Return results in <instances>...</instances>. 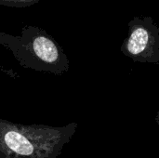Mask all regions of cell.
Segmentation results:
<instances>
[{"mask_svg":"<svg viewBox=\"0 0 159 158\" xmlns=\"http://www.w3.org/2000/svg\"><path fill=\"white\" fill-rule=\"evenodd\" d=\"M121 52L135 62L159 64V27L152 17H134Z\"/></svg>","mask_w":159,"mask_h":158,"instance_id":"1","label":"cell"},{"mask_svg":"<svg viewBox=\"0 0 159 158\" xmlns=\"http://www.w3.org/2000/svg\"><path fill=\"white\" fill-rule=\"evenodd\" d=\"M34 49L36 55L48 63H54L60 59V52L57 46L50 39L40 36L34 41Z\"/></svg>","mask_w":159,"mask_h":158,"instance_id":"2","label":"cell"},{"mask_svg":"<svg viewBox=\"0 0 159 158\" xmlns=\"http://www.w3.org/2000/svg\"><path fill=\"white\" fill-rule=\"evenodd\" d=\"M5 142L10 150L20 156H30L34 151L32 143L24 136L15 131H8L5 135Z\"/></svg>","mask_w":159,"mask_h":158,"instance_id":"3","label":"cell"},{"mask_svg":"<svg viewBox=\"0 0 159 158\" xmlns=\"http://www.w3.org/2000/svg\"><path fill=\"white\" fill-rule=\"evenodd\" d=\"M156 122L157 123V125H158V127H159V112L157 114V116H156Z\"/></svg>","mask_w":159,"mask_h":158,"instance_id":"4","label":"cell"}]
</instances>
